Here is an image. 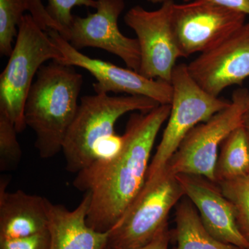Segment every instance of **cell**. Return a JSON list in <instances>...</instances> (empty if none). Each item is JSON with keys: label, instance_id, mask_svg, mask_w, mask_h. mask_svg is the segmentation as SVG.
Instances as JSON below:
<instances>
[{"label": "cell", "instance_id": "1", "mask_svg": "<svg viewBox=\"0 0 249 249\" xmlns=\"http://www.w3.org/2000/svg\"><path fill=\"white\" fill-rule=\"evenodd\" d=\"M170 112V105H160L132 114L121 151L109 160H95L76 174L73 186L91 194L87 224L93 230L109 232L142 191L157 134Z\"/></svg>", "mask_w": 249, "mask_h": 249}, {"label": "cell", "instance_id": "2", "mask_svg": "<svg viewBox=\"0 0 249 249\" xmlns=\"http://www.w3.org/2000/svg\"><path fill=\"white\" fill-rule=\"evenodd\" d=\"M160 105L142 96H83L62 145L67 171L78 174L95 160L117 155L124 144L123 135L115 132L117 121L130 111L147 112Z\"/></svg>", "mask_w": 249, "mask_h": 249}, {"label": "cell", "instance_id": "3", "mask_svg": "<svg viewBox=\"0 0 249 249\" xmlns=\"http://www.w3.org/2000/svg\"><path fill=\"white\" fill-rule=\"evenodd\" d=\"M36 77L24 106V122L36 134L41 158L50 159L62 151L79 106L83 78L74 67L54 60L42 65Z\"/></svg>", "mask_w": 249, "mask_h": 249}, {"label": "cell", "instance_id": "4", "mask_svg": "<svg viewBox=\"0 0 249 249\" xmlns=\"http://www.w3.org/2000/svg\"><path fill=\"white\" fill-rule=\"evenodd\" d=\"M62 58L47 31L31 14L24 15L9 62L0 75V111L13 121L18 133L27 127L24 106L34 77L45 62H58Z\"/></svg>", "mask_w": 249, "mask_h": 249}, {"label": "cell", "instance_id": "5", "mask_svg": "<svg viewBox=\"0 0 249 249\" xmlns=\"http://www.w3.org/2000/svg\"><path fill=\"white\" fill-rule=\"evenodd\" d=\"M170 83L173 98L168 124L149 165L145 182H153L160 178L167 163L192 129L209 120L231 103V101L213 96L203 89L190 74L186 64L175 66Z\"/></svg>", "mask_w": 249, "mask_h": 249}, {"label": "cell", "instance_id": "6", "mask_svg": "<svg viewBox=\"0 0 249 249\" xmlns=\"http://www.w3.org/2000/svg\"><path fill=\"white\" fill-rule=\"evenodd\" d=\"M249 94L248 89L236 90L227 107L192 129L167 163L162 175H196L215 183L214 169L219 147L232 131L242 125L248 110Z\"/></svg>", "mask_w": 249, "mask_h": 249}, {"label": "cell", "instance_id": "7", "mask_svg": "<svg viewBox=\"0 0 249 249\" xmlns=\"http://www.w3.org/2000/svg\"><path fill=\"white\" fill-rule=\"evenodd\" d=\"M184 196L174 176L160 175L145 182L133 202L109 231L107 247L111 249H136L154 240L168 224L171 210Z\"/></svg>", "mask_w": 249, "mask_h": 249}, {"label": "cell", "instance_id": "8", "mask_svg": "<svg viewBox=\"0 0 249 249\" xmlns=\"http://www.w3.org/2000/svg\"><path fill=\"white\" fill-rule=\"evenodd\" d=\"M246 18L206 0L174 3L172 27L181 58L214 48L242 27Z\"/></svg>", "mask_w": 249, "mask_h": 249}, {"label": "cell", "instance_id": "9", "mask_svg": "<svg viewBox=\"0 0 249 249\" xmlns=\"http://www.w3.org/2000/svg\"><path fill=\"white\" fill-rule=\"evenodd\" d=\"M174 3L173 0H167L155 11L137 5L124 16V23L134 31L138 40L139 73L149 79L170 83L177 60L181 58L172 27Z\"/></svg>", "mask_w": 249, "mask_h": 249}, {"label": "cell", "instance_id": "10", "mask_svg": "<svg viewBox=\"0 0 249 249\" xmlns=\"http://www.w3.org/2000/svg\"><path fill=\"white\" fill-rule=\"evenodd\" d=\"M47 32L63 56L58 62L80 67L89 72L96 80L92 85L96 93H124L145 96L160 105L171 103V83L160 79H149L130 69L122 68L111 62L90 58L72 47L58 31L48 29Z\"/></svg>", "mask_w": 249, "mask_h": 249}, {"label": "cell", "instance_id": "11", "mask_svg": "<svg viewBox=\"0 0 249 249\" xmlns=\"http://www.w3.org/2000/svg\"><path fill=\"white\" fill-rule=\"evenodd\" d=\"M96 12L85 18L74 16L67 38L77 50L93 47L120 58L127 68L139 72L141 53L137 38L124 36L118 20L125 7L124 0H97Z\"/></svg>", "mask_w": 249, "mask_h": 249}, {"label": "cell", "instance_id": "12", "mask_svg": "<svg viewBox=\"0 0 249 249\" xmlns=\"http://www.w3.org/2000/svg\"><path fill=\"white\" fill-rule=\"evenodd\" d=\"M187 65L193 79L213 96L240 85L249 77V22Z\"/></svg>", "mask_w": 249, "mask_h": 249}, {"label": "cell", "instance_id": "13", "mask_svg": "<svg viewBox=\"0 0 249 249\" xmlns=\"http://www.w3.org/2000/svg\"><path fill=\"white\" fill-rule=\"evenodd\" d=\"M175 178L211 235L224 243L249 249V240L239 228L233 206L217 183L196 175H178Z\"/></svg>", "mask_w": 249, "mask_h": 249}, {"label": "cell", "instance_id": "14", "mask_svg": "<svg viewBox=\"0 0 249 249\" xmlns=\"http://www.w3.org/2000/svg\"><path fill=\"white\" fill-rule=\"evenodd\" d=\"M91 194L86 192L76 209L70 211L61 204L47 203V229L50 249H106L109 232L96 231L87 224Z\"/></svg>", "mask_w": 249, "mask_h": 249}, {"label": "cell", "instance_id": "15", "mask_svg": "<svg viewBox=\"0 0 249 249\" xmlns=\"http://www.w3.org/2000/svg\"><path fill=\"white\" fill-rule=\"evenodd\" d=\"M9 178L0 179V240L26 237L47 229V203L20 190L9 193Z\"/></svg>", "mask_w": 249, "mask_h": 249}, {"label": "cell", "instance_id": "16", "mask_svg": "<svg viewBox=\"0 0 249 249\" xmlns=\"http://www.w3.org/2000/svg\"><path fill=\"white\" fill-rule=\"evenodd\" d=\"M176 249H241L214 238L206 230L199 213L189 199L176 205Z\"/></svg>", "mask_w": 249, "mask_h": 249}, {"label": "cell", "instance_id": "17", "mask_svg": "<svg viewBox=\"0 0 249 249\" xmlns=\"http://www.w3.org/2000/svg\"><path fill=\"white\" fill-rule=\"evenodd\" d=\"M249 175V139L243 125L232 131L221 144L214 178L215 183Z\"/></svg>", "mask_w": 249, "mask_h": 249}, {"label": "cell", "instance_id": "18", "mask_svg": "<svg viewBox=\"0 0 249 249\" xmlns=\"http://www.w3.org/2000/svg\"><path fill=\"white\" fill-rule=\"evenodd\" d=\"M29 11L28 0H0V54L10 56L24 12Z\"/></svg>", "mask_w": 249, "mask_h": 249}, {"label": "cell", "instance_id": "19", "mask_svg": "<svg viewBox=\"0 0 249 249\" xmlns=\"http://www.w3.org/2000/svg\"><path fill=\"white\" fill-rule=\"evenodd\" d=\"M217 184L233 206L239 228L249 240V175Z\"/></svg>", "mask_w": 249, "mask_h": 249}, {"label": "cell", "instance_id": "20", "mask_svg": "<svg viewBox=\"0 0 249 249\" xmlns=\"http://www.w3.org/2000/svg\"><path fill=\"white\" fill-rule=\"evenodd\" d=\"M13 121L0 111V171L16 169L22 159V151Z\"/></svg>", "mask_w": 249, "mask_h": 249}, {"label": "cell", "instance_id": "21", "mask_svg": "<svg viewBox=\"0 0 249 249\" xmlns=\"http://www.w3.org/2000/svg\"><path fill=\"white\" fill-rule=\"evenodd\" d=\"M46 9L51 18L63 29L62 37L66 39L68 29L73 17L71 10L75 6H87L96 9L97 0H47Z\"/></svg>", "mask_w": 249, "mask_h": 249}, {"label": "cell", "instance_id": "22", "mask_svg": "<svg viewBox=\"0 0 249 249\" xmlns=\"http://www.w3.org/2000/svg\"><path fill=\"white\" fill-rule=\"evenodd\" d=\"M48 229L44 231L18 238L0 240V249H50Z\"/></svg>", "mask_w": 249, "mask_h": 249}, {"label": "cell", "instance_id": "23", "mask_svg": "<svg viewBox=\"0 0 249 249\" xmlns=\"http://www.w3.org/2000/svg\"><path fill=\"white\" fill-rule=\"evenodd\" d=\"M28 3L31 16L43 30L53 29L63 35V29L49 16L41 0H28Z\"/></svg>", "mask_w": 249, "mask_h": 249}, {"label": "cell", "instance_id": "24", "mask_svg": "<svg viewBox=\"0 0 249 249\" xmlns=\"http://www.w3.org/2000/svg\"><path fill=\"white\" fill-rule=\"evenodd\" d=\"M184 2L194 0H183ZM223 7L249 16V0H206Z\"/></svg>", "mask_w": 249, "mask_h": 249}, {"label": "cell", "instance_id": "25", "mask_svg": "<svg viewBox=\"0 0 249 249\" xmlns=\"http://www.w3.org/2000/svg\"><path fill=\"white\" fill-rule=\"evenodd\" d=\"M170 240V232L168 226L161 231L153 240L149 242L147 245L136 249H168V245ZM106 249H111L106 247Z\"/></svg>", "mask_w": 249, "mask_h": 249}, {"label": "cell", "instance_id": "26", "mask_svg": "<svg viewBox=\"0 0 249 249\" xmlns=\"http://www.w3.org/2000/svg\"><path fill=\"white\" fill-rule=\"evenodd\" d=\"M242 125L245 127L246 132H247L249 139V110H247V112L245 113V116H244Z\"/></svg>", "mask_w": 249, "mask_h": 249}, {"label": "cell", "instance_id": "27", "mask_svg": "<svg viewBox=\"0 0 249 249\" xmlns=\"http://www.w3.org/2000/svg\"><path fill=\"white\" fill-rule=\"evenodd\" d=\"M146 1L152 3V4H163L167 0H146Z\"/></svg>", "mask_w": 249, "mask_h": 249}, {"label": "cell", "instance_id": "28", "mask_svg": "<svg viewBox=\"0 0 249 249\" xmlns=\"http://www.w3.org/2000/svg\"><path fill=\"white\" fill-rule=\"evenodd\" d=\"M247 108H248V110H249V94L248 96V99H247Z\"/></svg>", "mask_w": 249, "mask_h": 249}]
</instances>
